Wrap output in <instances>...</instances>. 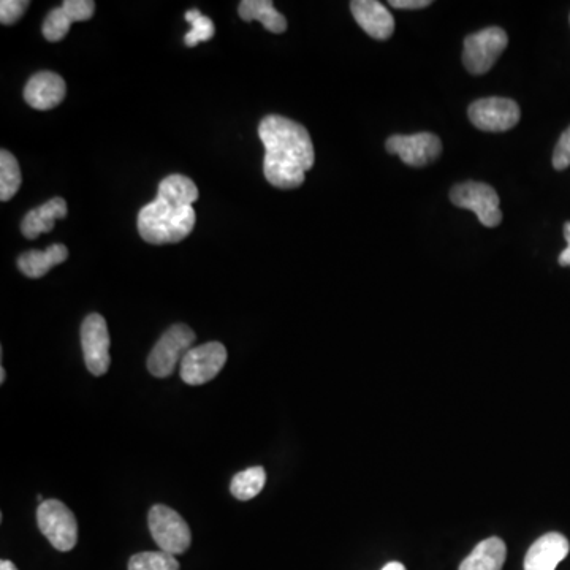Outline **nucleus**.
I'll return each mask as SVG.
<instances>
[{
	"label": "nucleus",
	"mask_w": 570,
	"mask_h": 570,
	"mask_svg": "<svg viewBox=\"0 0 570 570\" xmlns=\"http://www.w3.org/2000/svg\"><path fill=\"white\" fill-rule=\"evenodd\" d=\"M390 154L399 156L409 167H426L439 159L442 152L441 138L431 132L414 133V135H393L385 143Z\"/></svg>",
	"instance_id": "11"
},
{
	"label": "nucleus",
	"mask_w": 570,
	"mask_h": 570,
	"mask_svg": "<svg viewBox=\"0 0 570 570\" xmlns=\"http://www.w3.org/2000/svg\"><path fill=\"white\" fill-rule=\"evenodd\" d=\"M472 124L483 132H507L520 121L518 103L504 97H490L471 103L468 110Z\"/></svg>",
	"instance_id": "10"
},
{
	"label": "nucleus",
	"mask_w": 570,
	"mask_h": 570,
	"mask_svg": "<svg viewBox=\"0 0 570 570\" xmlns=\"http://www.w3.org/2000/svg\"><path fill=\"white\" fill-rule=\"evenodd\" d=\"M553 167L558 171L570 167V127L561 135L553 152Z\"/></svg>",
	"instance_id": "25"
},
{
	"label": "nucleus",
	"mask_w": 570,
	"mask_h": 570,
	"mask_svg": "<svg viewBox=\"0 0 570 570\" xmlns=\"http://www.w3.org/2000/svg\"><path fill=\"white\" fill-rule=\"evenodd\" d=\"M69 259V251L64 244H51L45 251H27L18 259V268L27 278L40 279L53 266L61 265Z\"/></svg>",
	"instance_id": "17"
},
{
	"label": "nucleus",
	"mask_w": 570,
	"mask_h": 570,
	"mask_svg": "<svg viewBox=\"0 0 570 570\" xmlns=\"http://www.w3.org/2000/svg\"><path fill=\"white\" fill-rule=\"evenodd\" d=\"M433 2L430 0H390V7L399 8V10H422V8L430 7Z\"/></svg>",
	"instance_id": "26"
},
{
	"label": "nucleus",
	"mask_w": 570,
	"mask_h": 570,
	"mask_svg": "<svg viewBox=\"0 0 570 570\" xmlns=\"http://www.w3.org/2000/svg\"><path fill=\"white\" fill-rule=\"evenodd\" d=\"M67 211L69 208H67V202L64 198H53L50 202L32 209L24 216L21 232L27 240H35L42 233L51 232L56 222L67 216Z\"/></svg>",
	"instance_id": "16"
},
{
	"label": "nucleus",
	"mask_w": 570,
	"mask_h": 570,
	"mask_svg": "<svg viewBox=\"0 0 570 570\" xmlns=\"http://www.w3.org/2000/svg\"><path fill=\"white\" fill-rule=\"evenodd\" d=\"M382 570H406V567L401 563H388L385 564L384 569Z\"/></svg>",
	"instance_id": "29"
},
{
	"label": "nucleus",
	"mask_w": 570,
	"mask_h": 570,
	"mask_svg": "<svg viewBox=\"0 0 570 570\" xmlns=\"http://www.w3.org/2000/svg\"><path fill=\"white\" fill-rule=\"evenodd\" d=\"M38 528L56 550L70 551L78 542V523L72 510L57 499L43 501L37 510Z\"/></svg>",
	"instance_id": "4"
},
{
	"label": "nucleus",
	"mask_w": 570,
	"mask_h": 570,
	"mask_svg": "<svg viewBox=\"0 0 570 570\" xmlns=\"http://www.w3.org/2000/svg\"><path fill=\"white\" fill-rule=\"evenodd\" d=\"M259 137L265 146L263 175L278 189H297L304 183L306 171L316 162L314 145L306 127L292 119L271 114L262 119Z\"/></svg>",
	"instance_id": "1"
},
{
	"label": "nucleus",
	"mask_w": 570,
	"mask_h": 570,
	"mask_svg": "<svg viewBox=\"0 0 570 570\" xmlns=\"http://www.w3.org/2000/svg\"><path fill=\"white\" fill-rule=\"evenodd\" d=\"M265 482V469L262 466H254V468L238 472L233 477L232 483H230V491L236 499L249 501V499H254L257 494L262 493Z\"/></svg>",
	"instance_id": "20"
},
{
	"label": "nucleus",
	"mask_w": 570,
	"mask_h": 570,
	"mask_svg": "<svg viewBox=\"0 0 570 570\" xmlns=\"http://www.w3.org/2000/svg\"><path fill=\"white\" fill-rule=\"evenodd\" d=\"M65 81L53 72H38L27 81L24 100L35 110L48 111L61 105L65 99Z\"/></svg>",
	"instance_id": "13"
},
{
	"label": "nucleus",
	"mask_w": 570,
	"mask_h": 570,
	"mask_svg": "<svg viewBox=\"0 0 570 570\" xmlns=\"http://www.w3.org/2000/svg\"><path fill=\"white\" fill-rule=\"evenodd\" d=\"M148 523L152 539L159 545L160 551L175 556L190 547L192 534L189 525L176 510L157 504L149 510Z\"/></svg>",
	"instance_id": "5"
},
{
	"label": "nucleus",
	"mask_w": 570,
	"mask_h": 570,
	"mask_svg": "<svg viewBox=\"0 0 570 570\" xmlns=\"http://www.w3.org/2000/svg\"><path fill=\"white\" fill-rule=\"evenodd\" d=\"M227 361V349L221 342H206L192 347L181 361V379L189 385H203L221 373Z\"/></svg>",
	"instance_id": "9"
},
{
	"label": "nucleus",
	"mask_w": 570,
	"mask_h": 570,
	"mask_svg": "<svg viewBox=\"0 0 570 570\" xmlns=\"http://www.w3.org/2000/svg\"><path fill=\"white\" fill-rule=\"evenodd\" d=\"M5 382V369H0V384H4Z\"/></svg>",
	"instance_id": "30"
},
{
	"label": "nucleus",
	"mask_w": 570,
	"mask_h": 570,
	"mask_svg": "<svg viewBox=\"0 0 570 570\" xmlns=\"http://www.w3.org/2000/svg\"><path fill=\"white\" fill-rule=\"evenodd\" d=\"M509 45V37L501 27H488L468 35L464 40V67L472 75H483L493 67Z\"/></svg>",
	"instance_id": "6"
},
{
	"label": "nucleus",
	"mask_w": 570,
	"mask_h": 570,
	"mask_svg": "<svg viewBox=\"0 0 570 570\" xmlns=\"http://www.w3.org/2000/svg\"><path fill=\"white\" fill-rule=\"evenodd\" d=\"M564 238H566L567 247L559 254L558 262L561 266H570V222L564 225Z\"/></svg>",
	"instance_id": "27"
},
{
	"label": "nucleus",
	"mask_w": 570,
	"mask_h": 570,
	"mask_svg": "<svg viewBox=\"0 0 570 570\" xmlns=\"http://www.w3.org/2000/svg\"><path fill=\"white\" fill-rule=\"evenodd\" d=\"M186 21L192 26V29L184 37V42H186L189 48L197 46L198 43L208 42L216 34V27H214L213 21L203 16L202 12L197 10V8L186 13Z\"/></svg>",
	"instance_id": "23"
},
{
	"label": "nucleus",
	"mask_w": 570,
	"mask_h": 570,
	"mask_svg": "<svg viewBox=\"0 0 570 570\" xmlns=\"http://www.w3.org/2000/svg\"><path fill=\"white\" fill-rule=\"evenodd\" d=\"M0 570H18L16 569L15 564L12 561H7V559H2V563H0Z\"/></svg>",
	"instance_id": "28"
},
{
	"label": "nucleus",
	"mask_w": 570,
	"mask_h": 570,
	"mask_svg": "<svg viewBox=\"0 0 570 570\" xmlns=\"http://www.w3.org/2000/svg\"><path fill=\"white\" fill-rule=\"evenodd\" d=\"M507 548L504 540L490 537L480 542L471 555L461 563L460 570H502L506 563Z\"/></svg>",
	"instance_id": "18"
},
{
	"label": "nucleus",
	"mask_w": 570,
	"mask_h": 570,
	"mask_svg": "<svg viewBox=\"0 0 570 570\" xmlns=\"http://www.w3.org/2000/svg\"><path fill=\"white\" fill-rule=\"evenodd\" d=\"M358 26L376 40H388L395 32V19L388 8L376 0H354L350 4Z\"/></svg>",
	"instance_id": "15"
},
{
	"label": "nucleus",
	"mask_w": 570,
	"mask_h": 570,
	"mask_svg": "<svg viewBox=\"0 0 570 570\" xmlns=\"http://www.w3.org/2000/svg\"><path fill=\"white\" fill-rule=\"evenodd\" d=\"M570 544L559 532H548L531 545L525 556V570H556L569 555Z\"/></svg>",
	"instance_id": "14"
},
{
	"label": "nucleus",
	"mask_w": 570,
	"mask_h": 570,
	"mask_svg": "<svg viewBox=\"0 0 570 570\" xmlns=\"http://www.w3.org/2000/svg\"><path fill=\"white\" fill-rule=\"evenodd\" d=\"M23 183L18 160L7 149L0 151V200L8 202L15 197Z\"/></svg>",
	"instance_id": "21"
},
{
	"label": "nucleus",
	"mask_w": 570,
	"mask_h": 570,
	"mask_svg": "<svg viewBox=\"0 0 570 570\" xmlns=\"http://www.w3.org/2000/svg\"><path fill=\"white\" fill-rule=\"evenodd\" d=\"M110 344L107 320L100 314H89L81 325V347L89 373L100 377L110 369Z\"/></svg>",
	"instance_id": "8"
},
{
	"label": "nucleus",
	"mask_w": 570,
	"mask_h": 570,
	"mask_svg": "<svg viewBox=\"0 0 570 570\" xmlns=\"http://www.w3.org/2000/svg\"><path fill=\"white\" fill-rule=\"evenodd\" d=\"M29 5L31 2L27 0H2L0 2V23L4 26L18 23Z\"/></svg>",
	"instance_id": "24"
},
{
	"label": "nucleus",
	"mask_w": 570,
	"mask_h": 570,
	"mask_svg": "<svg viewBox=\"0 0 570 570\" xmlns=\"http://www.w3.org/2000/svg\"><path fill=\"white\" fill-rule=\"evenodd\" d=\"M238 15L246 23L259 21L266 31L282 34L287 31V19L274 8L271 0H243L238 7Z\"/></svg>",
	"instance_id": "19"
},
{
	"label": "nucleus",
	"mask_w": 570,
	"mask_h": 570,
	"mask_svg": "<svg viewBox=\"0 0 570 570\" xmlns=\"http://www.w3.org/2000/svg\"><path fill=\"white\" fill-rule=\"evenodd\" d=\"M95 4L92 0H65L62 7L54 8L43 21V37L48 42H61L69 34L73 23L92 18Z\"/></svg>",
	"instance_id": "12"
},
{
	"label": "nucleus",
	"mask_w": 570,
	"mask_h": 570,
	"mask_svg": "<svg viewBox=\"0 0 570 570\" xmlns=\"http://www.w3.org/2000/svg\"><path fill=\"white\" fill-rule=\"evenodd\" d=\"M450 200L458 208L469 209L479 217L480 224L485 227H498L502 222V211L499 206V195L493 187L485 183L456 184L450 190Z\"/></svg>",
	"instance_id": "7"
},
{
	"label": "nucleus",
	"mask_w": 570,
	"mask_h": 570,
	"mask_svg": "<svg viewBox=\"0 0 570 570\" xmlns=\"http://www.w3.org/2000/svg\"><path fill=\"white\" fill-rule=\"evenodd\" d=\"M129 570H179V563L165 551H145L130 558Z\"/></svg>",
	"instance_id": "22"
},
{
	"label": "nucleus",
	"mask_w": 570,
	"mask_h": 570,
	"mask_svg": "<svg viewBox=\"0 0 570 570\" xmlns=\"http://www.w3.org/2000/svg\"><path fill=\"white\" fill-rule=\"evenodd\" d=\"M197 184L184 175H170L159 184L154 202L141 208L138 233L149 244H175L186 240L194 230V203L198 200Z\"/></svg>",
	"instance_id": "2"
},
{
	"label": "nucleus",
	"mask_w": 570,
	"mask_h": 570,
	"mask_svg": "<svg viewBox=\"0 0 570 570\" xmlns=\"http://www.w3.org/2000/svg\"><path fill=\"white\" fill-rule=\"evenodd\" d=\"M194 331L184 323L171 325L162 338L152 347L148 357L149 373L154 377H168L175 373L178 363L183 361L195 342Z\"/></svg>",
	"instance_id": "3"
}]
</instances>
